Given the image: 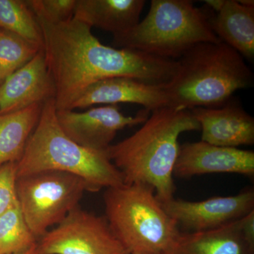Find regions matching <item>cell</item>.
<instances>
[{"label":"cell","mask_w":254,"mask_h":254,"mask_svg":"<svg viewBox=\"0 0 254 254\" xmlns=\"http://www.w3.org/2000/svg\"><path fill=\"white\" fill-rule=\"evenodd\" d=\"M239 226L244 240L254 250V210L238 220Z\"/></svg>","instance_id":"obj_24"},{"label":"cell","mask_w":254,"mask_h":254,"mask_svg":"<svg viewBox=\"0 0 254 254\" xmlns=\"http://www.w3.org/2000/svg\"><path fill=\"white\" fill-rule=\"evenodd\" d=\"M210 16L190 0H152L144 19L114 35L113 46L177 60L198 43L221 41L212 29Z\"/></svg>","instance_id":"obj_6"},{"label":"cell","mask_w":254,"mask_h":254,"mask_svg":"<svg viewBox=\"0 0 254 254\" xmlns=\"http://www.w3.org/2000/svg\"><path fill=\"white\" fill-rule=\"evenodd\" d=\"M162 205L179 227L190 232L206 231L236 221L254 210V190L200 201L174 198Z\"/></svg>","instance_id":"obj_10"},{"label":"cell","mask_w":254,"mask_h":254,"mask_svg":"<svg viewBox=\"0 0 254 254\" xmlns=\"http://www.w3.org/2000/svg\"><path fill=\"white\" fill-rule=\"evenodd\" d=\"M38 245L44 254H128L105 217L79 207L42 237Z\"/></svg>","instance_id":"obj_8"},{"label":"cell","mask_w":254,"mask_h":254,"mask_svg":"<svg viewBox=\"0 0 254 254\" xmlns=\"http://www.w3.org/2000/svg\"><path fill=\"white\" fill-rule=\"evenodd\" d=\"M38 21L56 90L57 110H70L88 87L105 78L128 77L165 84L176 71L177 60L102 44L91 26L75 18L58 24Z\"/></svg>","instance_id":"obj_1"},{"label":"cell","mask_w":254,"mask_h":254,"mask_svg":"<svg viewBox=\"0 0 254 254\" xmlns=\"http://www.w3.org/2000/svg\"><path fill=\"white\" fill-rule=\"evenodd\" d=\"M205 4L215 13L218 12L223 6L225 0H205Z\"/></svg>","instance_id":"obj_25"},{"label":"cell","mask_w":254,"mask_h":254,"mask_svg":"<svg viewBox=\"0 0 254 254\" xmlns=\"http://www.w3.org/2000/svg\"><path fill=\"white\" fill-rule=\"evenodd\" d=\"M105 218L128 254H168L181 232L153 187L131 184L106 189Z\"/></svg>","instance_id":"obj_5"},{"label":"cell","mask_w":254,"mask_h":254,"mask_svg":"<svg viewBox=\"0 0 254 254\" xmlns=\"http://www.w3.org/2000/svg\"><path fill=\"white\" fill-rule=\"evenodd\" d=\"M55 98L45 102L41 117L19 161L17 177L43 171H59L81 177L88 191L123 185V175L105 152L88 149L75 143L62 130Z\"/></svg>","instance_id":"obj_4"},{"label":"cell","mask_w":254,"mask_h":254,"mask_svg":"<svg viewBox=\"0 0 254 254\" xmlns=\"http://www.w3.org/2000/svg\"><path fill=\"white\" fill-rule=\"evenodd\" d=\"M200 130L190 110L164 107L153 110L131 136L108 147L105 153L120 170L124 184L153 187L161 204L174 198V167L178 138L185 131Z\"/></svg>","instance_id":"obj_2"},{"label":"cell","mask_w":254,"mask_h":254,"mask_svg":"<svg viewBox=\"0 0 254 254\" xmlns=\"http://www.w3.org/2000/svg\"><path fill=\"white\" fill-rule=\"evenodd\" d=\"M213 173H236L252 176L254 152L218 146L204 141L180 145L173 175L190 178Z\"/></svg>","instance_id":"obj_11"},{"label":"cell","mask_w":254,"mask_h":254,"mask_svg":"<svg viewBox=\"0 0 254 254\" xmlns=\"http://www.w3.org/2000/svg\"><path fill=\"white\" fill-rule=\"evenodd\" d=\"M18 207L36 239L59 225L78 208L88 191L81 177L59 171H43L17 177Z\"/></svg>","instance_id":"obj_7"},{"label":"cell","mask_w":254,"mask_h":254,"mask_svg":"<svg viewBox=\"0 0 254 254\" xmlns=\"http://www.w3.org/2000/svg\"><path fill=\"white\" fill-rule=\"evenodd\" d=\"M129 103L143 105L150 113L168 106L164 84H153L128 77L105 78L95 82L83 92L70 110L93 105Z\"/></svg>","instance_id":"obj_14"},{"label":"cell","mask_w":254,"mask_h":254,"mask_svg":"<svg viewBox=\"0 0 254 254\" xmlns=\"http://www.w3.org/2000/svg\"><path fill=\"white\" fill-rule=\"evenodd\" d=\"M56 90L44 49L0 85V115L14 113L55 98Z\"/></svg>","instance_id":"obj_12"},{"label":"cell","mask_w":254,"mask_h":254,"mask_svg":"<svg viewBox=\"0 0 254 254\" xmlns=\"http://www.w3.org/2000/svg\"><path fill=\"white\" fill-rule=\"evenodd\" d=\"M0 28L43 48V32L36 16L22 0H0Z\"/></svg>","instance_id":"obj_19"},{"label":"cell","mask_w":254,"mask_h":254,"mask_svg":"<svg viewBox=\"0 0 254 254\" xmlns=\"http://www.w3.org/2000/svg\"><path fill=\"white\" fill-rule=\"evenodd\" d=\"M41 47L0 28V83L36 56Z\"/></svg>","instance_id":"obj_20"},{"label":"cell","mask_w":254,"mask_h":254,"mask_svg":"<svg viewBox=\"0 0 254 254\" xmlns=\"http://www.w3.org/2000/svg\"><path fill=\"white\" fill-rule=\"evenodd\" d=\"M43 105L0 115V167L19 161L41 117Z\"/></svg>","instance_id":"obj_18"},{"label":"cell","mask_w":254,"mask_h":254,"mask_svg":"<svg viewBox=\"0 0 254 254\" xmlns=\"http://www.w3.org/2000/svg\"><path fill=\"white\" fill-rule=\"evenodd\" d=\"M19 207L0 215V254H16L37 244Z\"/></svg>","instance_id":"obj_21"},{"label":"cell","mask_w":254,"mask_h":254,"mask_svg":"<svg viewBox=\"0 0 254 254\" xmlns=\"http://www.w3.org/2000/svg\"><path fill=\"white\" fill-rule=\"evenodd\" d=\"M26 2L38 21L58 24L73 17L76 0H27Z\"/></svg>","instance_id":"obj_22"},{"label":"cell","mask_w":254,"mask_h":254,"mask_svg":"<svg viewBox=\"0 0 254 254\" xmlns=\"http://www.w3.org/2000/svg\"><path fill=\"white\" fill-rule=\"evenodd\" d=\"M144 0H76L73 18L114 35L139 22Z\"/></svg>","instance_id":"obj_15"},{"label":"cell","mask_w":254,"mask_h":254,"mask_svg":"<svg viewBox=\"0 0 254 254\" xmlns=\"http://www.w3.org/2000/svg\"><path fill=\"white\" fill-rule=\"evenodd\" d=\"M16 163L0 167V215L18 206Z\"/></svg>","instance_id":"obj_23"},{"label":"cell","mask_w":254,"mask_h":254,"mask_svg":"<svg viewBox=\"0 0 254 254\" xmlns=\"http://www.w3.org/2000/svg\"><path fill=\"white\" fill-rule=\"evenodd\" d=\"M190 111L199 124L202 141L230 148L254 144V119L235 100L219 108Z\"/></svg>","instance_id":"obj_13"},{"label":"cell","mask_w":254,"mask_h":254,"mask_svg":"<svg viewBox=\"0 0 254 254\" xmlns=\"http://www.w3.org/2000/svg\"><path fill=\"white\" fill-rule=\"evenodd\" d=\"M16 254H44L42 252L41 249H40L39 245H38V243L36 244V245H33L31 248H30L29 250L25 251V252H21V253Z\"/></svg>","instance_id":"obj_26"},{"label":"cell","mask_w":254,"mask_h":254,"mask_svg":"<svg viewBox=\"0 0 254 254\" xmlns=\"http://www.w3.org/2000/svg\"><path fill=\"white\" fill-rule=\"evenodd\" d=\"M212 29L218 38L242 57L254 59V6H245L237 0H225L213 17Z\"/></svg>","instance_id":"obj_16"},{"label":"cell","mask_w":254,"mask_h":254,"mask_svg":"<svg viewBox=\"0 0 254 254\" xmlns=\"http://www.w3.org/2000/svg\"><path fill=\"white\" fill-rule=\"evenodd\" d=\"M177 62L175 74L164 84L168 107L219 108L235 92L254 84V73L243 57L222 41L198 43Z\"/></svg>","instance_id":"obj_3"},{"label":"cell","mask_w":254,"mask_h":254,"mask_svg":"<svg viewBox=\"0 0 254 254\" xmlns=\"http://www.w3.org/2000/svg\"><path fill=\"white\" fill-rule=\"evenodd\" d=\"M238 220L206 231L181 233L168 254H252Z\"/></svg>","instance_id":"obj_17"},{"label":"cell","mask_w":254,"mask_h":254,"mask_svg":"<svg viewBox=\"0 0 254 254\" xmlns=\"http://www.w3.org/2000/svg\"><path fill=\"white\" fill-rule=\"evenodd\" d=\"M150 113L145 109L135 117L125 116L118 105H108L82 113L57 110L56 115L62 130L75 143L88 149L105 152L120 130L144 123Z\"/></svg>","instance_id":"obj_9"}]
</instances>
